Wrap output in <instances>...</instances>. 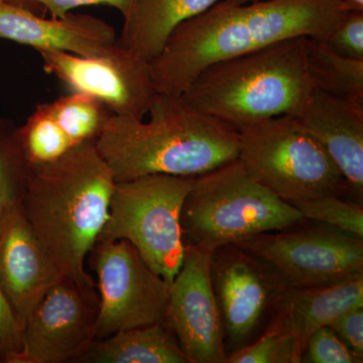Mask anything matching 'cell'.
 <instances>
[{
  "mask_svg": "<svg viewBox=\"0 0 363 363\" xmlns=\"http://www.w3.org/2000/svg\"><path fill=\"white\" fill-rule=\"evenodd\" d=\"M350 11L339 0H224L184 21L150 62L157 92L179 96L216 62L297 37L325 40Z\"/></svg>",
  "mask_w": 363,
  "mask_h": 363,
  "instance_id": "obj_1",
  "label": "cell"
},
{
  "mask_svg": "<svg viewBox=\"0 0 363 363\" xmlns=\"http://www.w3.org/2000/svg\"><path fill=\"white\" fill-rule=\"evenodd\" d=\"M116 183L95 143L28 166L21 211L63 276L92 295L96 283L85 264L108 219Z\"/></svg>",
  "mask_w": 363,
  "mask_h": 363,
  "instance_id": "obj_2",
  "label": "cell"
},
{
  "mask_svg": "<svg viewBox=\"0 0 363 363\" xmlns=\"http://www.w3.org/2000/svg\"><path fill=\"white\" fill-rule=\"evenodd\" d=\"M150 121L111 114L95 142L116 182L147 175L197 177L238 157V131L159 93Z\"/></svg>",
  "mask_w": 363,
  "mask_h": 363,
  "instance_id": "obj_3",
  "label": "cell"
},
{
  "mask_svg": "<svg viewBox=\"0 0 363 363\" xmlns=\"http://www.w3.org/2000/svg\"><path fill=\"white\" fill-rule=\"evenodd\" d=\"M304 40L291 38L211 64L180 96L191 108L238 131L272 117L296 116L314 89Z\"/></svg>",
  "mask_w": 363,
  "mask_h": 363,
  "instance_id": "obj_4",
  "label": "cell"
},
{
  "mask_svg": "<svg viewBox=\"0 0 363 363\" xmlns=\"http://www.w3.org/2000/svg\"><path fill=\"white\" fill-rule=\"evenodd\" d=\"M307 219L260 185L238 157L195 177L181 214L185 245L213 252Z\"/></svg>",
  "mask_w": 363,
  "mask_h": 363,
  "instance_id": "obj_5",
  "label": "cell"
},
{
  "mask_svg": "<svg viewBox=\"0 0 363 363\" xmlns=\"http://www.w3.org/2000/svg\"><path fill=\"white\" fill-rule=\"evenodd\" d=\"M238 143V159L250 175L284 201L350 192L335 162L297 116L285 114L242 128Z\"/></svg>",
  "mask_w": 363,
  "mask_h": 363,
  "instance_id": "obj_6",
  "label": "cell"
},
{
  "mask_svg": "<svg viewBox=\"0 0 363 363\" xmlns=\"http://www.w3.org/2000/svg\"><path fill=\"white\" fill-rule=\"evenodd\" d=\"M194 178L157 174L116 182L98 241H128L172 284L185 255L181 214Z\"/></svg>",
  "mask_w": 363,
  "mask_h": 363,
  "instance_id": "obj_7",
  "label": "cell"
},
{
  "mask_svg": "<svg viewBox=\"0 0 363 363\" xmlns=\"http://www.w3.org/2000/svg\"><path fill=\"white\" fill-rule=\"evenodd\" d=\"M305 222L234 245L262 267L279 293L333 285L362 274L363 238Z\"/></svg>",
  "mask_w": 363,
  "mask_h": 363,
  "instance_id": "obj_8",
  "label": "cell"
},
{
  "mask_svg": "<svg viewBox=\"0 0 363 363\" xmlns=\"http://www.w3.org/2000/svg\"><path fill=\"white\" fill-rule=\"evenodd\" d=\"M96 274L94 340L116 332L164 322L171 284L128 241H97L88 255Z\"/></svg>",
  "mask_w": 363,
  "mask_h": 363,
  "instance_id": "obj_9",
  "label": "cell"
},
{
  "mask_svg": "<svg viewBox=\"0 0 363 363\" xmlns=\"http://www.w3.org/2000/svg\"><path fill=\"white\" fill-rule=\"evenodd\" d=\"M44 70L72 92L101 102L113 114L143 119L157 92L150 65L118 45L108 54L83 57L71 52L40 51Z\"/></svg>",
  "mask_w": 363,
  "mask_h": 363,
  "instance_id": "obj_10",
  "label": "cell"
},
{
  "mask_svg": "<svg viewBox=\"0 0 363 363\" xmlns=\"http://www.w3.org/2000/svg\"><path fill=\"white\" fill-rule=\"evenodd\" d=\"M213 252L186 245L169 286L164 323L190 363H226L225 334L211 278Z\"/></svg>",
  "mask_w": 363,
  "mask_h": 363,
  "instance_id": "obj_11",
  "label": "cell"
},
{
  "mask_svg": "<svg viewBox=\"0 0 363 363\" xmlns=\"http://www.w3.org/2000/svg\"><path fill=\"white\" fill-rule=\"evenodd\" d=\"M97 312L98 294L64 277L26 320L23 346L11 363L75 362L94 340Z\"/></svg>",
  "mask_w": 363,
  "mask_h": 363,
  "instance_id": "obj_12",
  "label": "cell"
},
{
  "mask_svg": "<svg viewBox=\"0 0 363 363\" xmlns=\"http://www.w3.org/2000/svg\"><path fill=\"white\" fill-rule=\"evenodd\" d=\"M211 278L225 337L240 348L272 311L279 291L262 267L234 245L214 250Z\"/></svg>",
  "mask_w": 363,
  "mask_h": 363,
  "instance_id": "obj_13",
  "label": "cell"
},
{
  "mask_svg": "<svg viewBox=\"0 0 363 363\" xmlns=\"http://www.w3.org/2000/svg\"><path fill=\"white\" fill-rule=\"evenodd\" d=\"M63 278L21 206L7 215L0 223V285L21 326Z\"/></svg>",
  "mask_w": 363,
  "mask_h": 363,
  "instance_id": "obj_14",
  "label": "cell"
},
{
  "mask_svg": "<svg viewBox=\"0 0 363 363\" xmlns=\"http://www.w3.org/2000/svg\"><path fill=\"white\" fill-rule=\"evenodd\" d=\"M0 39L30 45L38 52L95 57L113 51L118 37L111 25L90 14L45 18L28 7L0 1Z\"/></svg>",
  "mask_w": 363,
  "mask_h": 363,
  "instance_id": "obj_15",
  "label": "cell"
},
{
  "mask_svg": "<svg viewBox=\"0 0 363 363\" xmlns=\"http://www.w3.org/2000/svg\"><path fill=\"white\" fill-rule=\"evenodd\" d=\"M296 116L335 162L350 193L362 199L363 101L333 96L314 87Z\"/></svg>",
  "mask_w": 363,
  "mask_h": 363,
  "instance_id": "obj_16",
  "label": "cell"
},
{
  "mask_svg": "<svg viewBox=\"0 0 363 363\" xmlns=\"http://www.w3.org/2000/svg\"><path fill=\"white\" fill-rule=\"evenodd\" d=\"M359 307H363V272L333 285L283 291L272 310L285 318L304 353L313 332Z\"/></svg>",
  "mask_w": 363,
  "mask_h": 363,
  "instance_id": "obj_17",
  "label": "cell"
},
{
  "mask_svg": "<svg viewBox=\"0 0 363 363\" xmlns=\"http://www.w3.org/2000/svg\"><path fill=\"white\" fill-rule=\"evenodd\" d=\"M219 0H136L123 18L118 45L131 56L150 63L159 56L171 33Z\"/></svg>",
  "mask_w": 363,
  "mask_h": 363,
  "instance_id": "obj_18",
  "label": "cell"
},
{
  "mask_svg": "<svg viewBox=\"0 0 363 363\" xmlns=\"http://www.w3.org/2000/svg\"><path fill=\"white\" fill-rule=\"evenodd\" d=\"M75 363H190L164 322L93 340Z\"/></svg>",
  "mask_w": 363,
  "mask_h": 363,
  "instance_id": "obj_19",
  "label": "cell"
},
{
  "mask_svg": "<svg viewBox=\"0 0 363 363\" xmlns=\"http://www.w3.org/2000/svg\"><path fill=\"white\" fill-rule=\"evenodd\" d=\"M305 61L313 86L325 93L363 101V60L334 52L323 40L305 37Z\"/></svg>",
  "mask_w": 363,
  "mask_h": 363,
  "instance_id": "obj_20",
  "label": "cell"
},
{
  "mask_svg": "<svg viewBox=\"0 0 363 363\" xmlns=\"http://www.w3.org/2000/svg\"><path fill=\"white\" fill-rule=\"evenodd\" d=\"M45 106L75 145L96 142L113 114L101 102L82 93L72 92Z\"/></svg>",
  "mask_w": 363,
  "mask_h": 363,
  "instance_id": "obj_21",
  "label": "cell"
},
{
  "mask_svg": "<svg viewBox=\"0 0 363 363\" xmlns=\"http://www.w3.org/2000/svg\"><path fill=\"white\" fill-rule=\"evenodd\" d=\"M16 135L28 166L56 161L76 147L45 104L37 105Z\"/></svg>",
  "mask_w": 363,
  "mask_h": 363,
  "instance_id": "obj_22",
  "label": "cell"
},
{
  "mask_svg": "<svg viewBox=\"0 0 363 363\" xmlns=\"http://www.w3.org/2000/svg\"><path fill=\"white\" fill-rule=\"evenodd\" d=\"M303 352L290 325L272 310L269 326L255 342L238 348L226 363H300Z\"/></svg>",
  "mask_w": 363,
  "mask_h": 363,
  "instance_id": "obj_23",
  "label": "cell"
},
{
  "mask_svg": "<svg viewBox=\"0 0 363 363\" xmlns=\"http://www.w3.org/2000/svg\"><path fill=\"white\" fill-rule=\"evenodd\" d=\"M28 164L11 121L0 117V223L21 206Z\"/></svg>",
  "mask_w": 363,
  "mask_h": 363,
  "instance_id": "obj_24",
  "label": "cell"
},
{
  "mask_svg": "<svg viewBox=\"0 0 363 363\" xmlns=\"http://www.w3.org/2000/svg\"><path fill=\"white\" fill-rule=\"evenodd\" d=\"M292 205L307 220L327 224L363 238V208L358 203L345 201L337 195H322Z\"/></svg>",
  "mask_w": 363,
  "mask_h": 363,
  "instance_id": "obj_25",
  "label": "cell"
},
{
  "mask_svg": "<svg viewBox=\"0 0 363 363\" xmlns=\"http://www.w3.org/2000/svg\"><path fill=\"white\" fill-rule=\"evenodd\" d=\"M301 362L362 363L363 358L355 354L330 327L324 326L310 336Z\"/></svg>",
  "mask_w": 363,
  "mask_h": 363,
  "instance_id": "obj_26",
  "label": "cell"
},
{
  "mask_svg": "<svg viewBox=\"0 0 363 363\" xmlns=\"http://www.w3.org/2000/svg\"><path fill=\"white\" fill-rule=\"evenodd\" d=\"M323 40L344 57L363 60V11H348Z\"/></svg>",
  "mask_w": 363,
  "mask_h": 363,
  "instance_id": "obj_27",
  "label": "cell"
},
{
  "mask_svg": "<svg viewBox=\"0 0 363 363\" xmlns=\"http://www.w3.org/2000/svg\"><path fill=\"white\" fill-rule=\"evenodd\" d=\"M21 346L23 326L0 285V362H13Z\"/></svg>",
  "mask_w": 363,
  "mask_h": 363,
  "instance_id": "obj_28",
  "label": "cell"
},
{
  "mask_svg": "<svg viewBox=\"0 0 363 363\" xmlns=\"http://www.w3.org/2000/svg\"><path fill=\"white\" fill-rule=\"evenodd\" d=\"M13 2L30 9L33 6L43 7L52 18H64L78 7L89 6H108L116 9L123 18L130 13L136 0H2Z\"/></svg>",
  "mask_w": 363,
  "mask_h": 363,
  "instance_id": "obj_29",
  "label": "cell"
},
{
  "mask_svg": "<svg viewBox=\"0 0 363 363\" xmlns=\"http://www.w3.org/2000/svg\"><path fill=\"white\" fill-rule=\"evenodd\" d=\"M329 327L355 354L363 358V307L344 313Z\"/></svg>",
  "mask_w": 363,
  "mask_h": 363,
  "instance_id": "obj_30",
  "label": "cell"
},
{
  "mask_svg": "<svg viewBox=\"0 0 363 363\" xmlns=\"http://www.w3.org/2000/svg\"><path fill=\"white\" fill-rule=\"evenodd\" d=\"M347 6L350 11H363V0H339Z\"/></svg>",
  "mask_w": 363,
  "mask_h": 363,
  "instance_id": "obj_31",
  "label": "cell"
},
{
  "mask_svg": "<svg viewBox=\"0 0 363 363\" xmlns=\"http://www.w3.org/2000/svg\"><path fill=\"white\" fill-rule=\"evenodd\" d=\"M227 4H245L250 2L257 1V0H224Z\"/></svg>",
  "mask_w": 363,
  "mask_h": 363,
  "instance_id": "obj_32",
  "label": "cell"
},
{
  "mask_svg": "<svg viewBox=\"0 0 363 363\" xmlns=\"http://www.w3.org/2000/svg\"><path fill=\"white\" fill-rule=\"evenodd\" d=\"M0 1H2V0H0Z\"/></svg>",
  "mask_w": 363,
  "mask_h": 363,
  "instance_id": "obj_33",
  "label": "cell"
}]
</instances>
